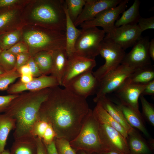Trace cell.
Segmentation results:
<instances>
[{
	"mask_svg": "<svg viewBox=\"0 0 154 154\" xmlns=\"http://www.w3.org/2000/svg\"><path fill=\"white\" fill-rule=\"evenodd\" d=\"M140 4L139 0H135L129 8L123 12L121 17L116 20L115 24V27L125 25L137 24L141 17L139 12Z\"/></svg>",
	"mask_w": 154,
	"mask_h": 154,
	"instance_id": "cell-24",
	"label": "cell"
},
{
	"mask_svg": "<svg viewBox=\"0 0 154 154\" xmlns=\"http://www.w3.org/2000/svg\"><path fill=\"white\" fill-rule=\"evenodd\" d=\"M135 70L121 64L106 74L99 81V86L94 101L96 103L101 97L115 92Z\"/></svg>",
	"mask_w": 154,
	"mask_h": 154,
	"instance_id": "cell-7",
	"label": "cell"
},
{
	"mask_svg": "<svg viewBox=\"0 0 154 154\" xmlns=\"http://www.w3.org/2000/svg\"><path fill=\"white\" fill-rule=\"evenodd\" d=\"M7 50L15 55L21 53L29 52L27 47L21 43L14 45Z\"/></svg>",
	"mask_w": 154,
	"mask_h": 154,
	"instance_id": "cell-41",
	"label": "cell"
},
{
	"mask_svg": "<svg viewBox=\"0 0 154 154\" xmlns=\"http://www.w3.org/2000/svg\"><path fill=\"white\" fill-rule=\"evenodd\" d=\"M54 142L58 154H76V151L67 140L63 138H55Z\"/></svg>",
	"mask_w": 154,
	"mask_h": 154,
	"instance_id": "cell-34",
	"label": "cell"
},
{
	"mask_svg": "<svg viewBox=\"0 0 154 154\" xmlns=\"http://www.w3.org/2000/svg\"><path fill=\"white\" fill-rule=\"evenodd\" d=\"M49 124L45 120L38 119L33 126L31 133V135L42 139Z\"/></svg>",
	"mask_w": 154,
	"mask_h": 154,
	"instance_id": "cell-35",
	"label": "cell"
},
{
	"mask_svg": "<svg viewBox=\"0 0 154 154\" xmlns=\"http://www.w3.org/2000/svg\"><path fill=\"white\" fill-rule=\"evenodd\" d=\"M16 55L7 50L0 54V66L5 72L11 70L15 67Z\"/></svg>",
	"mask_w": 154,
	"mask_h": 154,
	"instance_id": "cell-31",
	"label": "cell"
},
{
	"mask_svg": "<svg viewBox=\"0 0 154 154\" xmlns=\"http://www.w3.org/2000/svg\"><path fill=\"white\" fill-rule=\"evenodd\" d=\"M37 146L36 154H48L46 146L42 139L35 137Z\"/></svg>",
	"mask_w": 154,
	"mask_h": 154,
	"instance_id": "cell-42",
	"label": "cell"
},
{
	"mask_svg": "<svg viewBox=\"0 0 154 154\" xmlns=\"http://www.w3.org/2000/svg\"><path fill=\"white\" fill-rule=\"evenodd\" d=\"M17 71L21 75L29 74H31L29 67L27 64L20 67L17 70Z\"/></svg>",
	"mask_w": 154,
	"mask_h": 154,
	"instance_id": "cell-45",
	"label": "cell"
},
{
	"mask_svg": "<svg viewBox=\"0 0 154 154\" xmlns=\"http://www.w3.org/2000/svg\"><path fill=\"white\" fill-rule=\"evenodd\" d=\"M147 84H135L125 82L115 92L120 103L130 107L141 115L138 100Z\"/></svg>",
	"mask_w": 154,
	"mask_h": 154,
	"instance_id": "cell-16",
	"label": "cell"
},
{
	"mask_svg": "<svg viewBox=\"0 0 154 154\" xmlns=\"http://www.w3.org/2000/svg\"><path fill=\"white\" fill-rule=\"evenodd\" d=\"M56 133L51 125L49 123L42 139L45 145L49 144L54 141L56 137Z\"/></svg>",
	"mask_w": 154,
	"mask_h": 154,
	"instance_id": "cell-38",
	"label": "cell"
},
{
	"mask_svg": "<svg viewBox=\"0 0 154 154\" xmlns=\"http://www.w3.org/2000/svg\"><path fill=\"white\" fill-rule=\"evenodd\" d=\"M149 52L151 58L154 60V39H152L149 42L148 47Z\"/></svg>",
	"mask_w": 154,
	"mask_h": 154,
	"instance_id": "cell-47",
	"label": "cell"
},
{
	"mask_svg": "<svg viewBox=\"0 0 154 154\" xmlns=\"http://www.w3.org/2000/svg\"><path fill=\"white\" fill-rule=\"evenodd\" d=\"M141 94L143 96L154 95V80L147 84Z\"/></svg>",
	"mask_w": 154,
	"mask_h": 154,
	"instance_id": "cell-43",
	"label": "cell"
},
{
	"mask_svg": "<svg viewBox=\"0 0 154 154\" xmlns=\"http://www.w3.org/2000/svg\"><path fill=\"white\" fill-rule=\"evenodd\" d=\"M20 36V32L17 31L0 35V47L2 50L9 49L18 41Z\"/></svg>",
	"mask_w": 154,
	"mask_h": 154,
	"instance_id": "cell-30",
	"label": "cell"
},
{
	"mask_svg": "<svg viewBox=\"0 0 154 154\" xmlns=\"http://www.w3.org/2000/svg\"><path fill=\"white\" fill-rule=\"evenodd\" d=\"M21 75L14 68L13 70L0 74V90H7Z\"/></svg>",
	"mask_w": 154,
	"mask_h": 154,
	"instance_id": "cell-29",
	"label": "cell"
},
{
	"mask_svg": "<svg viewBox=\"0 0 154 154\" xmlns=\"http://www.w3.org/2000/svg\"><path fill=\"white\" fill-rule=\"evenodd\" d=\"M76 154H96V153L89 152L82 150H79L76 151Z\"/></svg>",
	"mask_w": 154,
	"mask_h": 154,
	"instance_id": "cell-49",
	"label": "cell"
},
{
	"mask_svg": "<svg viewBox=\"0 0 154 154\" xmlns=\"http://www.w3.org/2000/svg\"><path fill=\"white\" fill-rule=\"evenodd\" d=\"M142 31L137 24L116 27L106 33L104 38L117 44L124 50L133 46L141 37Z\"/></svg>",
	"mask_w": 154,
	"mask_h": 154,
	"instance_id": "cell-10",
	"label": "cell"
},
{
	"mask_svg": "<svg viewBox=\"0 0 154 154\" xmlns=\"http://www.w3.org/2000/svg\"><path fill=\"white\" fill-rule=\"evenodd\" d=\"M45 145L48 154H58L55 146L54 141L51 143Z\"/></svg>",
	"mask_w": 154,
	"mask_h": 154,
	"instance_id": "cell-44",
	"label": "cell"
},
{
	"mask_svg": "<svg viewBox=\"0 0 154 154\" xmlns=\"http://www.w3.org/2000/svg\"><path fill=\"white\" fill-rule=\"evenodd\" d=\"M99 134L101 141L106 149L121 154H128L126 139L116 129L104 124L99 123Z\"/></svg>",
	"mask_w": 154,
	"mask_h": 154,
	"instance_id": "cell-11",
	"label": "cell"
},
{
	"mask_svg": "<svg viewBox=\"0 0 154 154\" xmlns=\"http://www.w3.org/2000/svg\"><path fill=\"white\" fill-rule=\"evenodd\" d=\"M149 38L141 37L134 45L131 50L126 54L121 64L135 70L151 65L148 50Z\"/></svg>",
	"mask_w": 154,
	"mask_h": 154,
	"instance_id": "cell-9",
	"label": "cell"
},
{
	"mask_svg": "<svg viewBox=\"0 0 154 154\" xmlns=\"http://www.w3.org/2000/svg\"><path fill=\"white\" fill-rule=\"evenodd\" d=\"M65 11L66 16L65 49L68 58L74 55V48L76 42L80 35L82 30L78 29L70 18L66 8L65 4Z\"/></svg>",
	"mask_w": 154,
	"mask_h": 154,
	"instance_id": "cell-19",
	"label": "cell"
},
{
	"mask_svg": "<svg viewBox=\"0 0 154 154\" xmlns=\"http://www.w3.org/2000/svg\"><path fill=\"white\" fill-rule=\"evenodd\" d=\"M122 0H86L80 15L74 23L76 27L90 21L106 9L116 7Z\"/></svg>",
	"mask_w": 154,
	"mask_h": 154,
	"instance_id": "cell-15",
	"label": "cell"
},
{
	"mask_svg": "<svg viewBox=\"0 0 154 154\" xmlns=\"http://www.w3.org/2000/svg\"><path fill=\"white\" fill-rule=\"evenodd\" d=\"M52 56L53 65L50 75L56 78L61 86L68 59L65 48L53 51Z\"/></svg>",
	"mask_w": 154,
	"mask_h": 154,
	"instance_id": "cell-20",
	"label": "cell"
},
{
	"mask_svg": "<svg viewBox=\"0 0 154 154\" xmlns=\"http://www.w3.org/2000/svg\"><path fill=\"white\" fill-rule=\"evenodd\" d=\"M53 51H41L34 57L42 75H48L51 74L53 65Z\"/></svg>",
	"mask_w": 154,
	"mask_h": 154,
	"instance_id": "cell-27",
	"label": "cell"
},
{
	"mask_svg": "<svg viewBox=\"0 0 154 154\" xmlns=\"http://www.w3.org/2000/svg\"><path fill=\"white\" fill-rule=\"evenodd\" d=\"M27 64L29 67L31 74L34 78L42 75L33 56H31Z\"/></svg>",
	"mask_w": 154,
	"mask_h": 154,
	"instance_id": "cell-40",
	"label": "cell"
},
{
	"mask_svg": "<svg viewBox=\"0 0 154 154\" xmlns=\"http://www.w3.org/2000/svg\"><path fill=\"white\" fill-rule=\"evenodd\" d=\"M129 1L122 0L116 7L104 10L92 19L82 23L80 27L82 29L100 27L103 28L106 34L110 32L116 28V21L119 15L125 10Z\"/></svg>",
	"mask_w": 154,
	"mask_h": 154,
	"instance_id": "cell-8",
	"label": "cell"
},
{
	"mask_svg": "<svg viewBox=\"0 0 154 154\" xmlns=\"http://www.w3.org/2000/svg\"><path fill=\"white\" fill-rule=\"evenodd\" d=\"M127 123L132 127L141 132L148 139L151 138L145 126L141 115H139L130 107L119 103L118 104Z\"/></svg>",
	"mask_w": 154,
	"mask_h": 154,
	"instance_id": "cell-18",
	"label": "cell"
},
{
	"mask_svg": "<svg viewBox=\"0 0 154 154\" xmlns=\"http://www.w3.org/2000/svg\"><path fill=\"white\" fill-rule=\"evenodd\" d=\"M99 53L104 59L105 62L93 72V74L99 81L106 74L121 64L126 53L119 45L105 38L100 43Z\"/></svg>",
	"mask_w": 154,
	"mask_h": 154,
	"instance_id": "cell-6",
	"label": "cell"
},
{
	"mask_svg": "<svg viewBox=\"0 0 154 154\" xmlns=\"http://www.w3.org/2000/svg\"><path fill=\"white\" fill-rule=\"evenodd\" d=\"M92 112L98 123L113 127L120 133L126 139L128 135L127 131L104 109L99 102H97Z\"/></svg>",
	"mask_w": 154,
	"mask_h": 154,
	"instance_id": "cell-21",
	"label": "cell"
},
{
	"mask_svg": "<svg viewBox=\"0 0 154 154\" xmlns=\"http://www.w3.org/2000/svg\"><path fill=\"white\" fill-rule=\"evenodd\" d=\"M126 140L128 154H154V139L146 140L136 129L128 133Z\"/></svg>",
	"mask_w": 154,
	"mask_h": 154,
	"instance_id": "cell-17",
	"label": "cell"
},
{
	"mask_svg": "<svg viewBox=\"0 0 154 154\" xmlns=\"http://www.w3.org/2000/svg\"><path fill=\"white\" fill-rule=\"evenodd\" d=\"M0 154H11L9 150L8 149H5L4 151L0 153Z\"/></svg>",
	"mask_w": 154,
	"mask_h": 154,
	"instance_id": "cell-50",
	"label": "cell"
},
{
	"mask_svg": "<svg viewBox=\"0 0 154 154\" xmlns=\"http://www.w3.org/2000/svg\"><path fill=\"white\" fill-rule=\"evenodd\" d=\"M58 86H60L59 83L54 77L50 75H42L34 78L26 83L19 81L10 85L6 91L8 94H17L25 91H37Z\"/></svg>",
	"mask_w": 154,
	"mask_h": 154,
	"instance_id": "cell-14",
	"label": "cell"
},
{
	"mask_svg": "<svg viewBox=\"0 0 154 154\" xmlns=\"http://www.w3.org/2000/svg\"><path fill=\"white\" fill-rule=\"evenodd\" d=\"M65 2L68 15L74 23L81 13L86 0H66Z\"/></svg>",
	"mask_w": 154,
	"mask_h": 154,
	"instance_id": "cell-28",
	"label": "cell"
},
{
	"mask_svg": "<svg viewBox=\"0 0 154 154\" xmlns=\"http://www.w3.org/2000/svg\"><path fill=\"white\" fill-rule=\"evenodd\" d=\"M95 59L74 55L68 58L61 86L66 88L75 78L85 72L92 71L96 65Z\"/></svg>",
	"mask_w": 154,
	"mask_h": 154,
	"instance_id": "cell-12",
	"label": "cell"
},
{
	"mask_svg": "<svg viewBox=\"0 0 154 154\" xmlns=\"http://www.w3.org/2000/svg\"><path fill=\"white\" fill-rule=\"evenodd\" d=\"M5 72L1 68L0 66V74H2Z\"/></svg>",
	"mask_w": 154,
	"mask_h": 154,
	"instance_id": "cell-51",
	"label": "cell"
},
{
	"mask_svg": "<svg viewBox=\"0 0 154 154\" xmlns=\"http://www.w3.org/2000/svg\"><path fill=\"white\" fill-rule=\"evenodd\" d=\"M2 51V50L1 49V48L0 47V54L1 53V52Z\"/></svg>",
	"mask_w": 154,
	"mask_h": 154,
	"instance_id": "cell-52",
	"label": "cell"
},
{
	"mask_svg": "<svg viewBox=\"0 0 154 154\" xmlns=\"http://www.w3.org/2000/svg\"><path fill=\"white\" fill-rule=\"evenodd\" d=\"M142 107L143 116L146 120L152 126H154V108L144 96L141 94L139 97Z\"/></svg>",
	"mask_w": 154,
	"mask_h": 154,
	"instance_id": "cell-33",
	"label": "cell"
},
{
	"mask_svg": "<svg viewBox=\"0 0 154 154\" xmlns=\"http://www.w3.org/2000/svg\"><path fill=\"white\" fill-rule=\"evenodd\" d=\"M52 88L21 92L11 102L4 113L15 121L14 140L33 136L31 134L35 123L39 119L40 106Z\"/></svg>",
	"mask_w": 154,
	"mask_h": 154,
	"instance_id": "cell-2",
	"label": "cell"
},
{
	"mask_svg": "<svg viewBox=\"0 0 154 154\" xmlns=\"http://www.w3.org/2000/svg\"><path fill=\"white\" fill-rule=\"evenodd\" d=\"M99 123L90 109L78 134L70 142L76 151L82 150L96 153L106 149L102 143L99 134Z\"/></svg>",
	"mask_w": 154,
	"mask_h": 154,
	"instance_id": "cell-3",
	"label": "cell"
},
{
	"mask_svg": "<svg viewBox=\"0 0 154 154\" xmlns=\"http://www.w3.org/2000/svg\"><path fill=\"white\" fill-rule=\"evenodd\" d=\"M99 102L104 109L117 122L129 132L133 128L126 121L118 104H116L108 98L106 96H102L96 102Z\"/></svg>",
	"mask_w": 154,
	"mask_h": 154,
	"instance_id": "cell-22",
	"label": "cell"
},
{
	"mask_svg": "<svg viewBox=\"0 0 154 154\" xmlns=\"http://www.w3.org/2000/svg\"><path fill=\"white\" fill-rule=\"evenodd\" d=\"M5 8L0 9V35L5 33L8 26L13 18L16 11Z\"/></svg>",
	"mask_w": 154,
	"mask_h": 154,
	"instance_id": "cell-32",
	"label": "cell"
},
{
	"mask_svg": "<svg viewBox=\"0 0 154 154\" xmlns=\"http://www.w3.org/2000/svg\"><path fill=\"white\" fill-rule=\"evenodd\" d=\"M137 25L142 32L148 29H153L154 17L152 16L148 18L141 17L138 21Z\"/></svg>",
	"mask_w": 154,
	"mask_h": 154,
	"instance_id": "cell-36",
	"label": "cell"
},
{
	"mask_svg": "<svg viewBox=\"0 0 154 154\" xmlns=\"http://www.w3.org/2000/svg\"><path fill=\"white\" fill-rule=\"evenodd\" d=\"M15 125V120L4 113L0 114V153L5 150L9 135Z\"/></svg>",
	"mask_w": 154,
	"mask_h": 154,
	"instance_id": "cell-26",
	"label": "cell"
},
{
	"mask_svg": "<svg viewBox=\"0 0 154 154\" xmlns=\"http://www.w3.org/2000/svg\"><path fill=\"white\" fill-rule=\"evenodd\" d=\"M19 94L0 96V114L4 112L11 102Z\"/></svg>",
	"mask_w": 154,
	"mask_h": 154,
	"instance_id": "cell-37",
	"label": "cell"
},
{
	"mask_svg": "<svg viewBox=\"0 0 154 154\" xmlns=\"http://www.w3.org/2000/svg\"><path fill=\"white\" fill-rule=\"evenodd\" d=\"M99 81L94 76L93 72L84 73L73 80L66 87L74 94L86 99L96 94Z\"/></svg>",
	"mask_w": 154,
	"mask_h": 154,
	"instance_id": "cell-13",
	"label": "cell"
},
{
	"mask_svg": "<svg viewBox=\"0 0 154 154\" xmlns=\"http://www.w3.org/2000/svg\"><path fill=\"white\" fill-rule=\"evenodd\" d=\"M96 154H121L117 152L111 150H106L100 152L96 153Z\"/></svg>",
	"mask_w": 154,
	"mask_h": 154,
	"instance_id": "cell-48",
	"label": "cell"
},
{
	"mask_svg": "<svg viewBox=\"0 0 154 154\" xmlns=\"http://www.w3.org/2000/svg\"><path fill=\"white\" fill-rule=\"evenodd\" d=\"M154 80V67L151 66L135 70L127 78L125 82L135 84H144Z\"/></svg>",
	"mask_w": 154,
	"mask_h": 154,
	"instance_id": "cell-25",
	"label": "cell"
},
{
	"mask_svg": "<svg viewBox=\"0 0 154 154\" xmlns=\"http://www.w3.org/2000/svg\"><path fill=\"white\" fill-rule=\"evenodd\" d=\"M81 33L76 42L74 55L85 58L95 59L99 54L100 43L106 33L96 27L81 29Z\"/></svg>",
	"mask_w": 154,
	"mask_h": 154,
	"instance_id": "cell-5",
	"label": "cell"
},
{
	"mask_svg": "<svg viewBox=\"0 0 154 154\" xmlns=\"http://www.w3.org/2000/svg\"><path fill=\"white\" fill-rule=\"evenodd\" d=\"M14 140L9 150L11 154H36L35 137H24Z\"/></svg>",
	"mask_w": 154,
	"mask_h": 154,
	"instance_id": "cell-23",
	"label": "cell"
},
{
	"mask_svg": "<svg viewBox=\"0 0 154 154\" xmlns=\"http://www.w3.org/2000/svg\"><path fill=\"white\" fill-rule=\"evenodd\" d=\"M20 81L24 83H27L32 80L34 77L31 74L21 75Z\"/></svg>",
	"mask_w": 154,
	"mask_h": 154,
	"instance_id": "cell-46",
	"label": "cell"
},
{
	"mask_svg": "<svg viewBox=\"0 0 154 154\" xmlns=\"http://www.w3.org/2000/svg\"><path fill=\"white\" fill-rule=\"evenodd\" d=\"M31 56H32L29 52L21 53L16 55L15 68L17 70L20 67L26 64Z\"/></svg>",
	"mask_w": 154,
	"mask_h": 154,
	"instance_id": "cell-39",
	"label": "cell"
},
{
	"mask_svg": "<svg viewBox=\"0 0 154 154\" xmlns=\"http://www.w3.org/2000/svg\"><path fill=\"white\" fill-rule=\"evenodd\" d=\"M65 0H58L44 2L33 11L34 19L53 30L65 32L66 16Z\"/></svg>",
	"mask_w": 154,
	"mask_h": 154,
	"instance_id": "cell-4",
	"label": "cell"
},
{
	"mask_svg": "<svg viewBox=\"0 0 154 154\" xmlns=\"http://www.w3.org/2000/svg\"><path fill=\"white\" fill-rule=\"evenodd\" d=\"M59 86L52 88L42 104L38 119L51 125L56 138H64L70 142L78 134L90 108L86 99Z\"/></svg>",
	"mask_w": 154,
	"mask_h": 154,
	"instance_id": "cell-1",
	"label": "cell"
}]
</instances>
